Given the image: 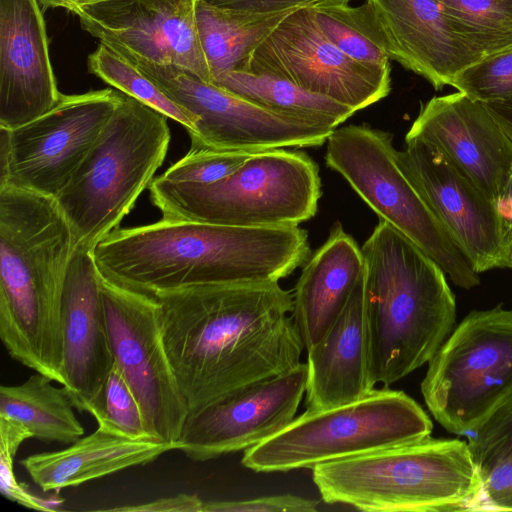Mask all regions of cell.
I'll return each instance as SVG.
<instances>
[{"label": "cell", "instance_id": "cell-37", "mask_svg": "<svg viewBox=\"0 0 512 512\" xmlns=\"http://www.w3.org/2000/svg\"><path fill=\"white\" fill-rule=\"evenodd\" d=\"M10 450L0 446V489L4 497L30 509L41 511L58 510L62 500L43 499L32 494L25 485L16 480L13 472L15 458Z\"/></svg>", "mask_w": 512, "mask_h": 512}, {"label": "cell", "instance_id": "cell-23", "mask_svg": "<svg viewBox=\"0 0 512 512\" xmlns=\"http://www.w3.org/2000/svg\"><path fill=\"white\" fill-rule=\"evenodd\" d=\"M363 272L361 248L336 223L304 266L293 292L292 316L306 351L340 316Z\"/></svg>", "mask_w": 512, "mask_h": 512}, {"label": "cell", "instance_id": "cell-34", "mask_svg": "<svg viewBox=\"0 0 512 512\" xmlns=\"http://www.w3.org/2000/svg\"><path fill=\"white\" fill-rule=\"evenodd\" d=\"M252 154L190 148L161 177L173 183L212 184L233 174Z\"/></svg>", "mask_w": 512, "mask_h": 512}, {"label": "cell", "instance_id": "cell-33", "mask_svg": "<svg viewBox=\"0 0 512 512\" xmlns=\"http://www.w3.org/2000/svg\"><path fill=\"white\" fill-rule=\"evenodd\" d=\"M467 438L479 476L512 459V395Z\"/></svg>", "mask_w": 512, "mask_h": 512}, {"label": "cell", "instance_id": "cell-5", "mask_svg": "<svg viewBox=\"0 0 512 512\" xmlns=\"http://www.w3.org/2000/svg\"><path fill=\"white\" fill-rule=\"evenodd\" d=\"M328 504L362 511H466L480 488L467 441L425 439L329 461L312 469Z\"/></svg>", "mask_w": 512, "mask_h": 512}, {"label": "cell", "instance_id": "cell-15", "mask_svg": "<svg viewBox=\"0 0 512 512\" xmlns=\"http://www.w3.org/2000/svg\"><path fill=\"white\" fill-rule=\"evenodd\" d=\"M306 385L307 364L301 362L188 413L177 450L204 462L261 443L295 418Z\"/></svg>", "mask_w": 512, "mask_h": 512}, {"label": "cell", "instance_id": "cell-21", "mask_svg": "<svg viewBox=\"0 0 512 512\" xmlns=\"http://www.w3.org/2000/svg\"><path fill=\"white\" fill-rule=\"evenodd\" d=\"M383 30L391 60L423 77L435 90L484 58L459 33L438 0H368Z\"/></svg>", "mask_w": 512, "mask_h": 512}, {"label": "cell", "instance_id": "cell-31", "mask_svg": "<svg viewBox=\"0 0 512 512\" xmlns=\"http://www.w3.org/2000/svg\"><path fill=\"white\" fill-rule=\"evenodd\" d=\"M87 412L96 419L98 427L109 432L136 440H154L139 402L115 363Z\"/></svg>", "mask_w": 512, "mask_h": 512}, {"label": "cell", "instance_id": "cell-29", "mask_svg": "<svg viewBox=\"0 0 512 512\" xmlns=\"http://www.w3.org/2000/svg\"><path fill=\"white\" fill-rule=\"evenodd\" d=\"M462 37L483 57L512 49V0H438Z\"/></svg>", "mask_w": 512, "mask_h": 512}, {"label": "cell", "instance_id": "cell-10", "mask_svg": "<svg viewBox=\"0 0 512 512\" xmlns=\"http://www.w3.org/2000/svg\"><path fill=\"white\" fill-rule=\"evenodd\" d=\"M421 392L447 431L477 428L512 395V310L470 312L428 362Z\"/></svg>", "mask_w": 512, "mask_h": 512}, {"label": "cell", "instance_id": "cell-6", "mask_svg": "<svg viewBox=\"0 0 512 512\" xmlns=\"http://www.w3.org/2000/svg\"><path fill=\"white\" fill-rule=\"evenodd\" d=\"M167 116L124 94L68 185L56 197L76 247L92 250L130 213L162 165Z\"/></svg>", "mask_w": 512, "mask_h": 512}, {"label": "cell", "instance_id": "cell-41", "mask_svg": "<svg viewBox=\"0 0 512 512\" xmlns=\"http://www.w3.org/2000/svg\"><path fill=\"white\" fill-rule=\"evenodd\" d=\"M486 106L502 131L512 142V104H486Z\"/></svg>", "mask_w": 512, "mask_h": 512}, {"label": "cell", "instance_id": "cell-18", "mask_svg": "<svg viewBox=\"0 0 512 512\" xmlns=\"http://www.w3.org/2000/svg\"><path fill=\"white\" fill-rule=\"evenodd\" d=\"M411 139L439 151L495 204L512 171V142L485 103L459 91L433 97L408 130Z\"/></svg>", "mask_w": 512, "mask_h": 512}, {"label": "cell", "instance_id": "cell-19", "mask_svg": "<svg viewBox=\"0 0 512 512\" xmlns=\"http://www.w3.org/2000/svg\"><path fill=\"white\" fill-rule=\"evenodd\" d=\"M38 0H0V126L14 129L61 97Z\"/></svg>", "mask_w": 512, "mask_h": 512}, {"label": "cell", "instance_id": "cell-12", "mask_svg": "<svg viewBox=\"0 0 512 512\" xmlns=\"http://www.w3.org/2000/svg\"><path fill=\"white\" fill-rule=\"evenodd\" d=\"M99 285L114 363L139 402L150 436L178 448L189 410L166 352L159 303L100 273Z\"/></svg>", "mask_w": 512, "mask_h": 512}, {"label": "cell", "instance_id": "cell-1", "mask_svg": "<svg viewBox=\"0 0 512 512\" xmlns=\"http://www.w3.org/2000/svg\"><path fill=\"white\" fill-rule=\"evenodd\" d=\"M152 296L189 413L301 363L293 293L278 282L194 285Z\"/></svg>", "mask_w": 512, "mask_h": 512}, {"label": "cell", "instance_id": "cell-8", "mask_svg": "<svg viewBox=\"0 0 512 512\" xmlns=\"http://www.w3.org/2000/svg\"><path fill=\"white\" fill-rule=\"evenodd\" d=\"M423 408L383 386L339 406L306 410L285 428L244 450L241 464L255 472H287L354 457L431 436Z\"/></svg>", "mask_w": 512, "mask_h": 512}, {"label": "cell", "instance_id": "cell-26", "mask_svg": "<svg viewBox=\"0 0 512 512\" xmlns=\"http://www.w3.org/2000/svg\"><path fill=\"white\" fill-rule=\"evenodd\" d=\"M48 376L35 372L19 385L0 387V417L23 426L31 438L63 444L74 443L84 428L64 386L56 387Z\"/></svg>", "mask_w": 512, "mask_h": 512}, {"label": "cell", "instance_id": "cell-11", "mask_svg": "<svg viewBox=\"0 0 512 512\" xmlns=\"http://www.w3.org/2000/svg\"><path fill=\"white\" fill-rule=\"evenodd\" d=\"M173 102L196 118L192 149L256 153L323 145L334 128L275 113L176 65L124 56Z\"/></svg>", "mask_w": 512, "mask_h": 512}, {"label": "cell", "instance_id": "cell-35", "mask_svg": "<svg viewBox=\"0 0 512 512\" xmlns=\"http://www.w3.org/2000/svg\"><path fill=\"white\" fill-rule=\"evenodd\" d=\"M480 481L466 511H512V459L480 475Z\"/></svg>", "mask_w": 512, "mask_h": 512}, {"label": "cell", "instance_id": "cell-20", "mask_svg": "<svg viewBox=\"0 0 512 512\" xmlns=\"http://www.w3.org/2000/svg\"><path fill=\"white\" fill-rule=\"evenodd\" d=\"M63 385L79 411L87 412L114 365L99 272L91 251L75 247L62 294Z\"/></svg>", "mask_w": 512, "mask_h": 512}, {"label": "cell", "instance_id": "cell-28", "mask_svg": "<svg viewBox=\"0 0 512 512\" xmlns=\"http://www.w3.org/2000/svg\"><path fill=\"white\" fill-rule=\"evenodd\" d=\"M314 10L322 33L344 54L364 64L390 67L387 42L368 0L358 6L335 4Z\"/></svg>", "mask_w": 512, "mask_h": 512}, {"label": "cell", "instance_id": "cell-25", "mask_svg": "<svg viewBox=\"0 0 512 512\" xmlns=\"http://www.w3.org/2000/svg\"><path fill=\"white\" fill-rule=\"evenodd\" d=\"M289 12L242 14L196 0V29L211 82L222 74L243 71L252 52Z\"/></svg>", "mask_w": 512, "mask_h": 512}, {"label": "cell", "instance_id": "cell-22", "mask_svg": "<svg viewBox=\"0 0 512 512\" xmlns=\"http://www.w3.org/2000/svg\"><path fill=\"white\" fill-rule=\"evenodd\" d=\"M364 272L340 316L307 351L306 410L356 401L371 390L367 373Z\"/></svg>", "mask_w": 512, "mask_h": 512}, {"label": "cell", "instance_id": "cell-3", "mask_svg": "<svg viewBox=\"0 0 512 512\" xmlns=\"http://www.w3.org/2000/svg\"><path fill=\"white\" fill-rule=\"evenodd\" d=\"M75 247L56 198L0 187V338L14 360L61 385L62 294Z\"/></svg>", "mask_w": 512, "mask_h": 512}, {"label": "cell", "instance_id": "cell-13", "mask_svg": "<svg viewBox=\"0 0 512 512\" xmlns=\"http://www.w3.org/2000/svg\"><path fill=\"white\" fill-rule=\"evenodd\" d=\"M243 71L287 80L355 112L391 90V67L344 54L322 33L312 7L289 12L252 52Z\"/></svg>", "mask_w": 512, "mask_h": 512}, {"label": "cell", "instance_id": "cell-14", "mask_svg": "<svg viewBox=\"0 0 512 512\" xmlns=\"http://www.w3.org/2000/svg\"><path fill=\"white\" fill-rule=\"evenodd\" d=\"M123 97L112 89L62 94L49 111L10 129V163L0 187L11 185L56 198Z\"/></svg>", "mask_w": 512, "mask_h": 512}, {"label": "cell", "instance_id": "cell-36", "mask_svg": "<svg viewBox=\"0 0 512 512\" xmlns=\"http://www.w3.org/2000/svg\"><path fill=\"white\" fill-rule=\"evenodd\" d=\"M318 501L291 494L204 502L203 512H314Z\"/></svg>", "mask_w": 512, "mask_h": 512}, {"label": "cell", "instance_id": "cell-4", "mask_svg": "<svg viewBox=\"0 0 512 512\" xmlns=\"http://www.w3.org/2000/svg\"><path fill=\"white\" fill-rule=\"evenodd\" d=\"M361 251L368 382L388 387L440 349L456 301L441 267L388 222L380 219Z\"/></svg>", "mask_w": 512, "mask_h": 512}, {"label": "cell", "instance_id": "cell-7", "mask_svg": "<svg viewBox=\"0 0 512 512\" xmlns=\"http://www.w3.org/2000/svg\"><path fill=\"white\" fill-rule=\"evenodd\" d=\"M162 218L238 227L299 226L313 218L321 196L318 165L284 148L253 153L230 176L212 184L149 185Z\"/></svg>", "mask_w": 512, "mask_h": 512}, {"label": "cell", "instance_id": "cell-39", "mask_svg": "<svg viewBox=\"0 0 512 512\" xmlns=\"http://www.w3.org/2000/svg\"><path fill=\"white\" fill-rule=\"evenodd\" d=\"M203 504L204 502L197 495L179 494L158 498L148 503L109 508L107 510L124 512H203Z\"/></svg>", "mask_w": 512, "mask_h": 512}, {"label": "cell", "instance_id": "cell-2", "mask_svg": "<svg viewBox=\"0 0 512 512\" xmlns=\"http://www.w3.org/2000/svg\"><path fill=\"white\" fill-rule=\"evenodd\" d=\"M101 276L154 295L187 286L279 282L310 254L299 226L238 227L161 220L117 228L91 250Z\"/></svg>", "mask_w": 512, "mask_h": 512}, {"label": "cell", "instance_id": "cell-40", "mask_svg": "<svg viewBox=\"0 0 512 512\" xmlns=\"http://www.w3.org/2000/svg\"><path fill=\"white\" fill-rule=\"evenodd\" d=\"M495 206L499 217L501 241L506 264L507 255L512 248V171L495 202Z\"/></svg>", "mask_w": 512, "mask_h": 512}, {"label": "cell", "instance_id": "cell-27", "mask_svg": "<svg viewBox=\"0 0 512 512\" xmlns=\"http://www.w3.org/2000/svg\"><path fill=\"white\" fill-rule=\"evenodd\" d=\"M212 83L269 111L334 129L355 113L348 106L270 75L232 71Z\"/></svg>", "mask_w": 512, "mask_h": 512}, {"label": "cell", "instance_id": "cell-24", "mask_svg": "<svg viewBox=\"0 0 512 512\" xmlns=\"http://www.w3.org/2000/svg\"><path fill=\"white\" fill-rule=\"evenodd\" d=\"M171 450L177 446L131 439L98 427L63 450L29 455L20 463L34 483L48 492L148 464Z\"/></svg>", "mask_w": 512, "mask_h": 512}, {"label": "cell", "instance_id": "cell-38", "mask_svg": "<svg viewBox=\"0 0 512 512\" xmlns=\"http://www.w3.org/2000/svg\"><path fill=\"white\" fill-rule=\"evenodd\" d=\"M214 7L242 14H276L303 7L350 4L355 0H202Z\"/></svg>", "mask_w": 512, "mask_h": 512}, {"label": "cell", "instance_id": "cell-42", "mask_svg": "<svg viewBox=\"0 0 512 512\" xmlns=\"http://www.w3.org/2000/svg\"><path fill=\"white\" fill-rule=\"evenodd\" d=\"M42 8H64L70 12L109 0H38Z\"/></svg>", "mask_w": 512, "mask_h": 512}, {"label": "cell", "instance_id": "cell-9", "mask_svg": "<svg viewBox=\"0 0 512 512\" xmlns=\"http://www.w3.org/2000/svg\"><path fill=\"white\" fill-rule=\"evenodd\" d=\"M389 132L348 125L327 138L326 165L379 216L432 258L464 289L480 284L450 234L399 167Z\"/></svg>", "mask_w": 512, "mask_h": 512}, {"label": "cell", "instance_id": "cell-32", "mask_svg": "<svg viewBox=\"0 0 512 512\" xmlns=\"http://www.w3.org/2000/svg\"><path fill=\"white\" fill-rule=\"evenodd\" d=\"M486 104H512V49L484 57L460 71L451 85Z\"/></svg>", "mask_w": 512, "mask_h": 512}, {"label": "cell", "instance_id": "cell-17", "mask_svg": "<svg viewBox=\"0 0 512 512\" xmlns=\"http://www.w3.org/2000/svg\"><path fill=\"white\" fill-rule=\"evenodd\" d=\"M399 167L446 228L473 270L505 268L499 217L492 202L432 146L405 140Z\"/></svg>", "mask_w": 512, "mask_h": 512}, {"label": "cell", "instance_id": "cell-16", "mask_svg": "<svg viewBox=\"0 0 512 512\" xmlns=\"http://www.w3.org/2000/svg\"><path fill=\"white\" fill-rule=\"evenodd\" d=\"M196 0H109L75 10L84 30L123 56L211 75L195 22Z\"/></svg>", "mask_w": 512, "mask_h": 512}, {"label": "cell", "instance_id": "cell-43", "mask_svg": "<svg viewBox=\"0 0 512 512\" xmlns=\"http://www.w3.org/2000/svg\"><path fill=\"white\" fill-rule=\"evenodd\" d=\"M505 268H511L512 269V248L510 249V251H509V253L507 255Z\"/></svg>", "mask_w": 512, "mask_h": 512}, {"label": "cell", "instance_id": "cell-30", "mask_svg": "<svg viewBox=\"0 0 512 512\" xmlns=\"http://www.w3.org/2000/svg\"><path fill=\"white\" fill-rule=\"evenodd\" d=\"M91 73L123 94L133 97L162 112L185 126L188 133L195 129L196 118L173 102L141 70L121 54L100 43L88 57Z\"/></svg>", "mask_w": 512, "mask_h": 512}]
</instances>
